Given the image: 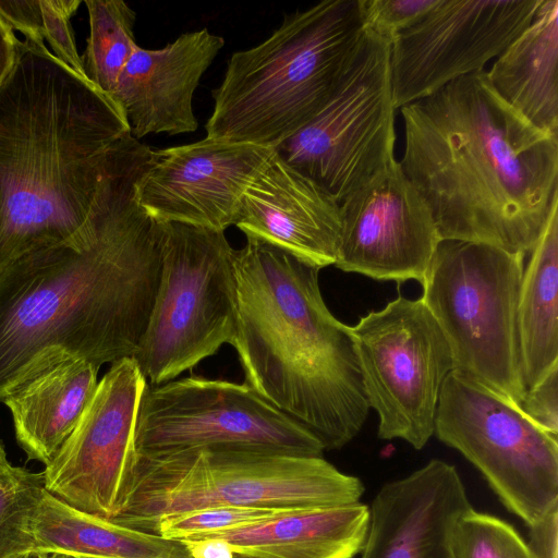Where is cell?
I'll list each match as a JSON object with an SVG mask.
<instances>
[{"instance_id": "6da1fadb", "label": "cell", "mask_w": 558, "mask_h": 558, "mask_svg": "<svg viewBox=\"0 0 558 558\" xmlns=\"http://www.w3.org/2000/svg\"><path fill=\"white\" fill-rule=\"evenodd\" d=\"M153 149L125 145L81 233L0 272V402L54 364L133 357L161 270L162 223L138 204Z\"/></svg>"}, {"instance_id": "7a4b0ae2", "label": "cell", "mask_w": 558, "mask_h": 558, "mask_svg": "<svg viewBox=\"0 0 558 558\" xmlns=\"http://www.w3.org/2000/svg\"><path fill=\"white\" fill-rule=\"evenodd\" d=\"M400 110L399 162L441 241L530 254L558 203V134L535 128L504 101L485 70Z\"/></svg>"}, {"instance_id": "3957f363", "label": "cell", "mask_w": 558, "mask_h": 558, "mask_svg": "<svg viewBox=\"0 0 558 558\" xmlns=\"http://www.w3.org/2000/svg\"><path fill=\"white\" fill-rule=\"evenodd\" d=\"M130 135L109 95L44 43L19 40L0 85V272L81 233Z\"/></svg>"}, {"instance_id": "277c9868", "label": "cell", "mask_w": 558, "mask_h": 558, "mask_svg": "<svg viewBox=\"0 0 558 558\" xmlns=\"http://www.w3.org/2000/svg\"><path fill=\"white\" fill-rule=\"evenodd\" d=\"M319 268L254 238L234 252L235 335L245 381L340 449L369 413L349 326L328 310Z\"/></svg>"}, {"instance_id": "5b68a950", "label": "cell", "mask_w": 558, "mask_h": 558, "mask_svg": "<svg viewBox=\"0 0 558 558\" xmlns=\"http://www.w3.org/2000/svg\"><path fill=\"white\" fill-rule=\"evenodd\" d=\"M367 34L362 0L287 14L267 39L229 59L206 137L276 148L328 104Z\"/></svg>"}, {"instance_id": "8992f818", "label": "cell", "mask_w": 558, "mask_h": 558, "mask_svg": "<svg viewBox=\"0 0 558 558\" xmlns=\"http://www.w3.org/2000/svg\"><path fill=\"white\" fill-rule=\"evenodd\" d=\"M364 485L323 457L236 448L161 457L135 452L128 489L111 520L150 532L167 517L233 506L312 509L360 502Z\"/></svg>"}, {"instance_id": "52a82bcc", "label": "cell", "mask_w": 558, "mask_h": 558, "mask_svg": "<svg viewBox=\"0 0 558 558\" xmlns=\"http://www.w3.org/2000/svg\"><path fill=\"white\" fill-rule=\"evenodd\" d=\"M524 255L442 240L422 283V301L449 345L454 375L520 405L518 302Z\"/></svg>"}, {"instance_id": "ba28073f", "label": "cell", "mask_w": 558, "mask_h": 558, "mask_svg": "<svg viewBox=\"0 0 558 558\" xmlns=\"http://www.w3.org/2000/svg\"><path fill=\"white\" fill-rule=\"evenodd\" d=\"M161 223L159 284L133 356L150 385L175 379L235 335V250L225 231Z\"/></svg>"}, {"instance_id": "9c48e42d", "label": "cell", "mask_w": 558, "mask_h": 558, "mask_svg": "<svg viewBox=\"0 0 558 558\" xmlns=\"http://www.w3.org/2000/svg\"><path fill=\"white\" fill-rule=\"evenodd\" d=\"M134 448L138 456L236 448L323 457L322 442L246 383L190 376L147 383L140 402Z\"/></svg>"}, {"instance_id": "30bf717a", "label": "cell", "mask_w": 558, "mask_h": 558, "mask_svg": "<svg viewBox=\"0 0 558 558\" xmlns=\"http://www.w3.org/2000/svg\"><path fill=\"white\" fill-rule=\"evenodd\" d=\"M434 435L480 470L505 507L529 526L558 506L557 438L518 405L450 373Z\"/></svg>"}, {"instance_id": "8fae6325", "label": "cell", "mask_w": 558, "mask_h": 558, "mask_svg": "<svg viewBox=\"0 0 558 558\" xmlns=\"http://www.w3.org/2000/svg\"><path fill=\"white\" fill-rule=\"evenodd\" d=\"M378 437L422 449L434 435L446 377L452 371L447 340L422 301L399 294L349 326Z\"/></svg>"}, {"instance_id": "7c38bea8", "label": "cell", "mask_w": 558, "mask_h": 558, "mask_svg": "<svg viewBox=\"0 0 558 558\" xmlns=\"http://www.w3.org/2000/svg\"><path fill=\"white\" fill-rule=\"evenodd\" d=\"M389 60L390 39L368 29L363 48L328 104L275 148L338 203L395 159Z\"/></svg>"}, {"instance_id": "4fadbf2b", "label": "cell", "mask_w": 558, "mask_h": 558, "mask_svg": "<svg viewBox=\"0 0 558 558\" xmlns=\"http://www.w3.org/2000/svg\"><path fill=\"white\" fill-rule=\"evenodd\" d=\"M541 0H439L390 41L396 109L484 71L532 22Z\"/></svg>"}, {"instance_id": "5bb4252c", "label": "cell", "mask_w": 558, "mask_h": 558, "mask_svg": "<svg viewBox=\"0 0 558 558\" xmlns=\"http://www.w3.org/2000/svg\"><path fill=\"white\" fill-rule=\"evenodd\" d=\"M147 380L133 357L111 363L76 427L43 471L44 487L83 512L112 520L129 486Z\"/></svg>"}, {"instance_id": "9a60e30c", "label": "cell", "mask_w": 558, "mask_h": 558, "mask_svg": "<svg viewBox=\"0 0 558 558\" xmlns=\"http://www.w3.org/2000/svg\"><path fill=\"white\" fill-rule=\"evenodd\" d=\"M339 207L337 268L376 280L423 283L441 239L429 207L396 158Z\"/></svg>"}, {"instance_id": "2e32d148", "label": "cell", "mask_w": 558, "mask_h": 558, "mask_svg": "<svg viewBox=\"0 0 558 558\" xmlns=\"http://www.w3.org/2000/svg\"><path fill=\"white\" fill-rule=\"evenodd\" d=\"M275 151L208 137L153 150L136 182L138 204L159 222L225 231L234 225L245 191Z\"/></svg>"}, {"instance_id": "e0dca14e", "label": "cell", "mask_w": 558, "mask_h": 558, "mask_svg": "<svg viewBox=\"0 0 558 558\" xmlns=\"http://www.w3.org/2000/svg\"><path fill=\"white\" fill-rule=\"evenodd\" d=\"M470 509L456 466L433 459L379 489L361 558H454V524Z\"/></svg>"}, {"instance_id": "ac0fdd59", "label": "cell", "mask_w": 558, "mask_h": 558, "mask_svg": "<svg viewBox=\"0 0 558 558\" xmlns=\"http://www.w3.org/2000/svg\"><path fill=\"white\" fill-rule=\"evenodd\" d=\"M234 226L246 238L277 246L319 269L336 263L339 203L277 151L245 191Z\"/></svg>"}, {"instance_id": "d6986e66", "label": "cell", "mask_w": 558, "mask_h": 558, "mask_svg": "<svg viewBox=\"0 0 558 558\" xmlns=\"http://www.w3.org/2000/svg\"><path fill=\"white\" fill-rule=\"evenodd\" d=\"M223 45L221 36L203 28L160 49L135 48L111 95L134 138L196 131L194 92Z\"/></svg>"}, {"instance_id": "ffe728a7", "label": "cell", "mask_w": 558, "mask_h": 558, "mask_svg": "<svg viewBox=\"0 0 558 558\" xmlns=\"http://www.w3.org/2000/svg\"><path fill=\"white\" fill-rule=\"evenodd\" d=\"M368 523L369 508L355 502L283 510L248 525L181 541L219 543L254 558H353L363 548Z\"/></svg>"}, {"instance_id": "44dd1931", "label": "cell", "mask_w": 558, "mask_h": 558, "mask_svg": "<svg viewBox=\"0 0 558 558\" xmlns=\"http://www.w3.org/2000/svg\"><path fill=\"white\" fill-rule=\"evenodd\" d=\"M99 368L85 360L63 361L3 401L12 416L16 442L28 460L47 465L53 459L90 402Z\"/></svg>"}, {"instance_id": "7402d4cb", "label": "cell", "mask_w": 558, "mask_h": 558, "mask_svg": "<svg viewBox=\"0 0 558 558\" xmlns=\"http://www.w3.org/2000/svg\"><path fill=\"white\" fill-rule=\"evenodd\" d=\"M486 75L499 97L532 125L558 134V0H541L531 24Z\"/></svg>"}, {"instance_id": "603a6c76", "label": "cell", "mask_w": 558, "mask_h": 558, "mask_svg": "<svg viewBox=\"0 0 558 558\" xmlns=\"http://www.w3.org/2000/svg\"><path fill=\"white\" fill-rule=\"evenodd\" d=\"M32 532L36 556L62 553L80 558H193L182 541L83 512L46 489L36 506Z\"/></svg>"}, {"instance_id": "cb8c5ba5", "label": "cell", "mask_w": 558, "mask_h": 558, "mask_svg": "<svg viewBox=\"0 0 558 558\" xmlns=\"http://www.w3.org/2000/svg\"><path fill=\"white\" fill-rule=\"evenodd\" d=\"M530 254L518 302V337L526 390L558 364V203Z\"/></svg>"}, {"instance_id": "d4e9b609", "label": "cell", "mask_w": 558, "mask_h": 558, "mask_svg": "<svg viewBox=\"0 0 558 558\" xmlns=\"http://www.w3.org/2000/svg\"><path fill=\"white\" fill-rule=\"evenodd\" d=\"M89 36L82 57L87 78L111 97L118 77L133 54L136 12L122 0H85Z\"/></svg>"}, {"instance_id": "484cf974", "label": "cell", "mask_w": 558, "mask_h": 558, "mask_svg": "<svg viewBox=\"0 0 558 558\" xmlns=\"http://www.w3.org/2000/svg\"><path fill=\"white\" fill-rule=\"evenodd\" d=\"M81 3V0H0V17L26 39L46 40L57 59L87 78L71 24Z\"/></svg>"}, {"instance_id": "4316f807", "label": "cell", "mask_w": 558, "mask_h": 558, "mask_svg": "<svg viewBox=\"0 0 558 558\" xmlns=\"http://www.w3.org/2000/svg\"><path fill=\"white\" fill-rule=\"evenodd\" d=\"M44 489L43 472L0 459V558L36 557L32 520Z\"/></svg>"}, {"instance_id": "83f0119b", "label": "cell", "mask_w": 558, "mask_h": 558, "mask_svg": "<svg viewBox=\"0 0 558 558\" xmlns=\"http://www.w3.org/2000/svg\"><path fill=\"white\" fill-rule=\"evenodd\" d=\"M452 548L454 558H534L510 524L473 508L457 520Z\"/></svg>"}, {"instance_id": "f1b7e54d", "label": "cell", "mask_w": 558, "mask_h": 558, "mask_svg": "<svg viewBox=\"0 0 558 558\" xmlns=\"http://www.w3.org/2000/svg\"><path fill=\"white\" fill-rule=\"evenodd\" d=\"M283 510L287 509L233 506L208 507L163 518L155 524L151 533L181 541L190 536L248 525L271 518Z\"/></svg>"}, {"instance_id": "f546056e", "label": "cell", "mask_w": 558, "mask_h": 558, "mask_svg": "<svg viewBox=\"0 0 558 558\" xmlns=\"http://www.w3.org/2000/svg\"><path fill=\"white\" fill-rule=\"evenodd\" d=\"M439 0H362L365 24L391 39L416 24Z\"/></svg>"}, {"instance_id": "4dcf8cb0", "label": "cell", "mask_w": 558, "mask_h": 558, "mask_svg": "<svg viewBox=\"0 0 558 558\" xmlns=\"http://www.w3.org/2000/svg\"><path fill=\"white\" fill-rule=\"evenodd\" d=\"M519 408L536 425L557 438L558 434V364L532 388Z\"/></svg>"}, {"instance_id": "1f68e13d", "label": "cell", "mask_w": 558, "mask_h": 558, "mask_svg": "<svg viewBox=\"0 0 558 558\" xmlns=\"http://www.w3.org/2000/svg\"><path fill=\"white\" fill-rule=\"evenodd\" d=\"M529 527L534 558H558V506Z\"/></svg>"}, {"instance_id": "d6a6232c", "label": "cell", "mask_w": 558, "mask_h": 558, "mask_svg": "<svg viewBox=\"0 0 558 558\" xmlns=\"http://www.w3.org/2000/svg\"><path fill=\"white\" fill-rule=\"evenodd\" d=\"M19 40L11 27L0 17V85L15 62Z\"/></svg>"}, {"instance_id": "836d02e7", "label": "cell", "mask_w": 558, "mask_h": 558, "mask_svg": "<svg viewBox=\"0 0 558 558\" xmlns=\"http://www.w3.org/2000/svg\"><path fill=\"white\" fill-rule=\"evenodd\" d=\"M35 558H80V557L69 555V554H62V553H51V554L38 555Z\"/></svg>"}, {"instance_id": "e575fe53", "label": "cell", "mask_w": 558, "mask_h": 558, "mask_svg": "<svg viewBox=\"0 0 558 558\" xmlns=\"http://www.w3.org/2000/svg\"><path fill=\"white\" fill-rule=\"evenodd\" d=\"M230 558H254V557L242 555V554H234V553H232Z\"/></svg>"}, {"instance_id": "d590c367", "label": "cell", "mask_w": 558, "mask_h": 558, "mask_svg": "<svg viewBox=\"0 0 558 558\" xmlns=\"http://www.w3.org/2000/svg\"><path fill=\"white\" fill-rule=\"evenodd\" d=\"M7 453H5V450H4V445L3 442L0 440V459L5 457Z\"/></svg>"}]
</instances>
